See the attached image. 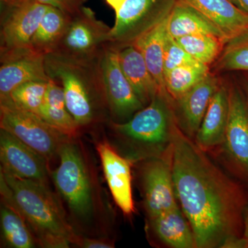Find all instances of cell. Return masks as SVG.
<instances>
[{
  "instance_id": "cell-1",
  "label": "cell",
  "mask_w": 248,
  "mask_h": 248,
  "mask_svg": "<svg viewBox=\"0 0 248 248\" xmlns=\"http://www.w3.org/2000/svg\"><path fill=\"white\" fill-rule=\"evenodd\" d=\"M171 163L178 202L197 248H239L248 208L246 186L219 169L177 124Z\"/></svg>"
},
{
  "instance_id": "cell-2",
  "label": "cell",
  "mask_w": 248,
  "mask_h": 248,
  "mask_svg": "<svg viewBox=\"0 0 248 248\" xmlns=\"http://www.w3.org/2000/svg\"><path fill=\"white\" fill-rule=\"evenodd\" d=\"M0 193L3 203L24 218L39 246L67 248L79 246L77 234L56 195L47 184L20 179L1 171Z\"/></svg>"
},
{
  "instance_id": "cell-3",
  "label": "cell",
  "mask_w": 248,
  "mask_h": 248,
  "mask_svg": "<svg viewBox=\"0 0 248 248\" xmlns=\"http://www.w3.org/2000/svg\"><path fill=\"white\" fill-rule=\"evenodd\" d=\"M99 60H77L56 53L45 55L47 75L62 86L67 108L80 128L108 114Z\"/></svg>"
},
{
  "instance_id": "cell-4",
  "label": "cell",
  "mask_w": 248,
  "mask_h": 248,
  "mask_svg": "<svg viewBox=\"0 0 248 248\" xmlns=\"http://www.w3.org/2000/svg\"><path fill=\"white\" fill-rule=\"evenodd\" d=\"M173 101L159 93L146 107L123 123L110 122L115 140L125 152V157L139 162L166 154L172 147L177 125Z\"/></svg>"
},
{
  "instance_id": "cell-5",
  "label": "cell",
  "mask_w": 248,
  "mask_h": 248,
  "mask_svg": "<svg viewBox=\"0 0 248 248\" xmlns=\"http://www.w3.org/2000/svg\"><path fill=\"white\" fill-rule=\"evenodd\" d=\"M72 140L60 147V165L51 172L52 179L71 213L80 221H88L94 210L92 181L84 156Z\"/></svg>"
},
{
  "instance_id": "cell-6",
  "label": "cell",
  "mask_w": 248,
  "mask_h": 248,
  "mask_svg": "<svg viewBox=\"0 0 248 248\" xmlns=\"http://www.w3.org/2000/svg\"><path fill=\"white\" fill-rule=\"evenodd\" d=\"M0 128L12 134L48 161L58 156L62 143L73 140L40 116L16 107L10 98L0 100Z\"/></svg>"
},
{
  "instance_id": "cell-7",
  "label": "cell",
  "mask_w": 248,
  "mask_h": 248,
  "mask_svg": "<svg viewBox=\"0 0 248 248\" xmlns=\"http://www.w3.org/2000/svg\"><path fill=\"white\" fill-rule=\"evenodd\" d=\"M111 28L83 6L70 16L66 30L53 53L81 60H99L110 45Z\"/></svg>"
},
{
  "instance_id": "cell-8",
  "label": "cell",
  "mask_w": 248,
  "mask_h": 248,
  "mask_svg": "<svg viewBox=\"0 0 248 248\" xmlns=\"http://www.w3.org/2000/svg\"><path fill=\"white\" fill-rule=\"evenodd\" d=\"M177 0H126L115 13L108 47L120 50L169 17Z\"/></svg>"
},
{
  "instance_id": "cell-9",
  "label": "cell",
  "mask_w": 248,
  "mask_h": 248,
  "mask_svg": "<svg viewBox=\"0 0 248 248\" xmlns=\"http://www.w3.org/2000/svg\"><path fill=\"white\" fill-rule=\"evenodd\" d=\"M48 7L37 0H0V55L30 48Z\"/></svg>"
},
{
  "instance_id": "cell-10",
  "label": "cell",
  "mask_w": 248,
  "mask_h": 248,
  "mask_svg": "<svg viewBox=\"0 0 248 248\" xmlns=\"http://www.w3.org/2000/svg\"><path fill=\"white\" fill-rule=\"evenodd\" d=\"M228 125L221 146L226 166L248 186V96L239 87L228 88Z\"/></svg>"
},
{
  "instance_id": "cell-11",
  "label": "cell",
  "mask_w": 248,
  "mask_h": 248,
  "mask_svg": "<svg viewBox=\"0 0 248 248\" xmlns=\"http://www.w3.org/2000/svg\"><path fill=\"white\" fill-rule=\"evenodd\" d=\"M99 64L111 121L126 122L145 107L122 71L118 50L108 47L101 56Z\"/></svg>"
},
{
  "instance_id": "cell-12",
  "label": "cell",
  "mask_w": 248,
  "mask_h": 248,
  "mask_svg": "<svg viewBox=\"0 0 248 248\" xmlns=\"http://www.w3.org/2000/svg\"><path fill=\"white\" fill-rule=\"evenodd\" d=\"M140 162L143 206L148 218L179 206L173 182L171 148L162 156Z\"/></svg>"
},
{
  "instance_id": "cell-13",
  "label": "cell",
  "mask_w": 248,
  "mask_h": 248,
  "mask_svg": "<svg viewBox=\"0 0 248 248\" xmlns=\"http://www.w3.org/2000/svg\"><path fill=\"white\" fill-rule=\"evenodd\" d=\"M1 171L14 177L47 184L46 159L12 134L0 128Z\"/></svg>"
},
{
  "instance_id": "cell-14",
  "label": "cell",
  "mask_w": 248,
  "mask_h": 248,
  "mask_svg": "<svg viewBox=\"0 0 248 248\" xmlns=\"http://www.w3.org/2000/svg\"><path fill=\"white\" fill-rule=\"evenodd\" d=\"M0 100L7 99L19 85L30 81H48L45 55L31 48L0 55Z\"/></svg>"
},
{
  "instance_id": "cell-15",
  "label": "cell",
  "mask_w": 248,
  "mask_h": 248,
  "mask_svg": "<svg viewBox=\"0 0 248 248\" xmlns=\"http://www.w3.org/2000/svg\"><path fill=\"white\" fill-rule=\"evenodd\" d=\"M97 150L114 201L125 215H131L135 210L132 193L131 161L120 155L107 142L98 143Z\"/></svg>"
},
{
  "instance_id": "cell-16",
  "label": "cell",
  "mask_w": 248,
  "mask_h": 248,
  "mask_svg": "<svg viewBox=\"0 0 248 248\" xmlns=\"http://www.w3.org/2000/svg\"><path fill=\"white\" fill-rule=\"evenodd\" d=\"M220 84L213 75L187 91L182 97L174 101L173 108L177 125L186 136L194 140L200 128L212 97Z\"/></svg>"
},
{
  "instance_id": "cell-17",
  "label": "cell",
  "mask_w": 248,
  "mask_h": 248,
  "mask_svg": "<svg viewBox=\"0 0 248 248\" xmlns=\"http://www.w3.org/2000/svg\"><path fill=\"white\" fill-rule=\"evenodd\" d=\"M229 100L228 88L219 85L212 97L194 141L205 153L221 147L226 138Z\"/></svg>"
},
{
  "instance_id": "cell-18",
  "label": "cell",
  "mask_w": 248,
  "mask_h": 248,
  "mask_svg": "<svg viewBox=\"0 0 248 248\" xmlns=\"http://www.w3.org/2000/svg\"><path fill=\"white\" fill-rule=\"evenodd\" d=\"M203 15L213 23L226 42L248 29V15L231 0H179Z\"/></svg>"
},
{
  "instance_id": "cell-19",
  "label": "cell",
  "mask_w": 248,
  "mask_h": 248,
  "mask_svg": "<svg viewBox=\"0 0 248 248\" xmlns=\"http://www.w3.org/2000/svg\"><path fill=\"white\" fill-rule=\"evenodd\" d=\"M148 220V228L168 247L197 248L193 231L180 205Z\"/></svg>"
},
{
  "instance_id": "cell-20",
  "label": "cell",
  "mask_w": 248,
  "mask_h": 248,
  "mask_svg": "<svg viewBox=\"0 0 248 248\" xmlns=\"http://www.w3.org/2000/svg\"><path fill=\"white\" fill-rule=\"evenodd\" d=\"M119 61L125 78L144 107L160 92L159 86L136 47L128 46L118 50Z\"/></svg>"
},
{
  "instance_id": "cell-21",
  "label": "cell",
  "mask_w": 248,
  "mask_h": 248,
  "mask_svg": "<svg viewBox=\"0 0 248 248\" xmlns=\"http://www.w3.org/2000/svg\"><path fill=\"white\" fill-rule=\"evenodd\" d=\"M169 17L140 37L133 45L141 52L160 92L166 94L168 93L164 84V52Z\"/></svg>"
},
{
  "instance_id": "cell-22",
  "label": "cell",
  "mask_w": 248,
  "mask_h": 248,
  "mask_svg": "<svg viewBox=\"0 0 248 248\" xmlns=\"http://www.w3.org/2000/svg\"><path fill=\"white\" fill-rule=\"evenodd\" d=\"M40 117L73 140L78 135L81 128L67 108L63 89L53 79L49 80Z\"/></svg>"
},
{
  "instance_id": "cell-23",
  "label": "cell",
  "mask_w": 248,
  "mask_h": 248,
  "mask_svg": "<svg viewBox=\"0 0 248 248\" xmlns=\"http://www.w3.org/2000/svg\"><path fill=\"white\" fill-rule=\"evenodd\" d=\"M168 31L174 39L192 34H210L226 42L224 35L199 11L177 0L168 19Z\"/></svg>"
},
{
  "instance_id": "cell-24",
  "label": "cell",
  "mask_w": 248,
  "mask_h": 248,
  "mask_svg": "<svg viewBox=\"0 0 248 248\" xmlns=\"http://www.w3.org/2000/svg\"><path fill=\"white\" fill-rule=\"evenodd\" d=\"M69 15L48 6L31 38L29 46L33 51L46 55L53 53L66 30Z\"/></svg>"
},
{
  "instance_id": "cell-25",
  "label": "cell",
  "mask_w": 248,
  "mask_h": 248,
  "mask_svg": "<svg viewBox=\"0 0 248 248\" xmlns=\"http://www.w3.org/2000/svg\"><path fill=\"white\" fill-rule=\"evenodd\" d=\"M208 66L200 62L177 67L164 75L165 89L173 102L210 74Z\"/></svg>"
},
{
  "instance_id": "cell-26",
  "label": "cell",
  "mask_w": 248,
  "mask_h": 248,
  "mask_svg": "<svg viewBox=\"0 0 248 248\" xmlns=\"http://www.w3.org/2000/svg\"><path fill=\"white\" fill-rule=\"evenodd\" d=\"M0 222L3 239L9 247L32 248L38 245L22 216L3 202L0 210Z\"/></svg>"
},
{
  "instance_id": "cell-27",
  "label": "cell",
  "mask_w": 248,
  "mask_h": 248,
  "mask_svg": "<svg viewBox=\"0 0 248 248\" xmlns=\"http://www.w3.org/2000/svg\"><path fill=\"white\" fill-rule=\"evenodd\" d=\"M175 40L194 60L208 66L217 61L226 43L217 36L205 33L183 36Z\"/></svg>"
},
{
  "instance_id": "cell-28",
  "label": "cell",
  "mask_w": 248,
  "mask_h": 248,
  "mask_svg": "<svg viewBox=\"0 0 248 248\" xmlns=\"http://www.w3.org/2000/svg\"><path fill=\"white\" fill-rule=\"evenodd\" d=\"M215 68L218 71L248 73V29L225 43Z\"/></svg>"
},
{
  "instance_id": "cell-29",
  "label": "cell",
  "mask_w": 248,
  "mask_h": 248,
  "mask_svg": "<svg viewBox=\"0 0 248 248\" xmlns=\"http://www.w3.org/2000/svg\"><path fill=\"white\" fill-rule=\"evenodd\" d=\"M49 80L30 81L19 85L11 92L9 98L16 107L40 116Z\"/></svg>"
},
{
  "instance_id": "cell-30",
  "label": "cell",
  "mask_w": 248,
  "mask_h": 248,
  "mask_svg": "<svg viewBox=\"0 0 248 248\" xmlns=\"http://www.w3.org/2000/svg\"><path fill=\"white\" fill-rule=\"evenodd\" d=\"M195 62H198L185 51L168 31L165 44L164 75L177 67Z\"/></svg>"
},
{
  "instance_id": "cell-31",
  "label": "cell",
  "mask_w": 248,
  "mask_h": 248,
  "mask_svg": "<svg viewBox=\"0 0 248 248\" xmlns=\"http://www.w3.org/2000/svg\"><path fill=\"white\" fill-rule=\"evenodd\" d=\"M41 4L53 6L65 14L73 16L84 6L86 0H37Z\"/></svg>"
},
{
  "instance_id": "cell-32",
  "label": "cell",
  "mask_w": 248,
  "mask_h": 248,
  "mask_svg": "<svg viewBox=\"0 0 248 248\" xmlns=\"http://www.w3.org/2000/svg\"><path fill=\"white\" fill-rule=\"evenodd\" d=\"M79 247L84 248H112L113 244L108 240L93 239V238L81 237Z\"/></svg>"
},
{
  "instance_id": "cell-33",
  "label": "cell",
  "mask_w": 248,
  "mask_h": 248,
  "mask_svg": "<svg viewBox=\"0 0 248 248\" xmlns=\"http://www.w3.org/2000/svg\"><path fill=\"white\" fill-rule=\"evenodd\" d=\"M239 248H248V208L245 216L244 234L240 241Z\"/></svg>"
},
{
  "instance_id": "cell-34",
  "label": "cell",
  "mask_w": 248,
  "mask_h": 248,
  "mask_svg": "<svg viewBox=\"0 0 248 248\" xmlns=\"http://www.w3.org/2000/svg\"><path fill=\"white\" fill-rule=\"evenodd\" d=\"M126 0H106L108 4L117 13L121 9Z\"/></svg>"
},
{
  "instance_id": "cell-35",
  "label": "cell",
  "mask_w": 248,
  "mask_h": 248,
  "mask_svg": "<svg viewBox=\"0 0 248 248\" xmlns=\"http://www.w3.org/2000/svg\"><path fill=\"white\" fill-rule=\"evenodd\" d=\"M239 9L248 15V0H231Z\"/></svg>"
},
{
  "instance_id": "cell-36",
  "label": "cell",
  "mask_w": 248,
  "mask_h": 248,
  "mask_svg": "<svg viewBox=\"0 0 248 248\" xmlns=\"http://www.w3.org/2000/svg\"></svg>"
}]
</instances>
